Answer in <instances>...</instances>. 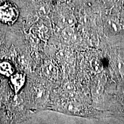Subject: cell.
<instances>
[{"instance_id":"cell-7","label":"cell","mask_w":124,"mask_h":124,"mask_svg":"<svg viewBox=\"0 0 124 124\" xmlns=\"http://www.w3.org/2000/svg\"><path fill=\"white\" fill-rule=\"evenodd\" d=\"M91 69L94 71V72L97 74L101 73L103 69V66H102V63L98 59H93L91 62Z\"/></svg>"},{"instance_id":"cell-8","label":"cell","mask_w":124,"mask_h":124,"mask_svg":"<svg viewBox=\"0 0 124 124\" xmlns=\"http://www.w3.org/2000/svg\"><path fill=\"white\" fill-rule=\"evenodd\" d=\"M104 90V85L97 83V85L94 87L92 90L93 95L95 97H100L102 94Z\"/></svg>"},{"instance_id":"cell-2","label":"cell","mask_w":124,"mask_h":124,"mask_svg":"<svg viewBox=\"0 0 124 124\" xmlns=\"http://www.w3.org/2000/svg\"><path fill=\"white\" fill-rule=\"evenodd\" d=\"M10 81H11L12 85H13L15 92L17 93L24 86L25 81V77L23 74L19 73V72L13 74L10 78Z\"/></svg>"},{"instance_id":"cell-6","label":"cell","mask_w":124,"mask_h":124,"mask_svg":"<svg viewBox=\"0 0 124 124\" xmlns=\"http://www.w3.org/2000/svg\"><path fill=\"white\" fill-rule=\"evenodd\" d=\"M74 35V31L71 27H66L62 32V36L64 39L70 40L73 38Z\"/></svg>"},{"instance_id":"cell-11","label":"cell","mask_w":124,"mask_h":124,"mask_svg":"<svg viewBox=\"0 0 124 124\" xmlns=\"http://www.w3.org/2000/svg\"><path fill=\"white\" fill-rule=\"evenodd\" d=\"M117 0H103V2L106 7L110 8L114 4Z\"/></svg>"},{"instance_id":"cell-5","label":"cell","mask_w":124,"mask_h":124,"mask_svg":"<svg viewBox=\"0 0 124 124\" xmlns=\"http://www.w3.org/2000/svg\"><path fill=\"white\" fill-rule=\"evenodd\" d=\"M44 72L51 78H54L57 75V70L52 62H48L44 66Z\"/></svg>"},{"instance_id":"cell-9","label":"cell","mask_w":124,"mask_h":124,"mask_svg":"<svg viewBox=\"0 0 124 124\" xmlns=\"http://www.w3.org/2000/svg\"><path fill=\"white\" fill-rule=\"evenodd\" d=\"M61 21L63 24L66 25L67 27H71L75 23V19L73 16H67L63 17Z\"/></svg>"},{"instance_id":"cell-1","label":"cell","mask_w":124,"mask_h":124,"mask_svg":"<svg viewBox=\"0 0 124 124\" xmlns=\"http://www.w3.org/2000/svg\"><path fill=\"white\" fill-rule=\"evenodd\" d=\"M16 17L15 9L10 4L5 2H0V21L4 24L12 23Z\"/></svg>"},{"instance_id":"cell-3","label":"cell","mask_w":124,"mask_h":124,"mask_svg":"<svg viewBox=\"0 0 124 124\" xmlns=\"http://www.w3.org/2000/svg\"><path fill=\"white\" fill-rule=\"evenodd\" d=\"M106 28L110 33H117L121 30L122 24L118 20L114 18H110L107 20Z\"/></svg>"},{"instance_id":"cell-10","label":"cell","mask_w":124,"mask_h":124,"mask_svg":"<svg viewBox=\"0 0 124 124\" xmlns=\"http://www.w3.org/2000/svg\"><path fill=\"white\" fill-rule=\"evenodd\" d=\"M118 69L122 78L124 80V62L120 60L118 62Z\"/></svg>"},{"instance_id":"cell-12","label":"cell","mask_w":124,"mask_h":124,"mask_svg":"<svg viewBox=\"0 0 124 124\" xmlns=\"http://www.w3.org/2000/svg\"><path fill=\"white\" fill-rule=\"evenodd\" d=\"M59 1H63V0H59Z\"/></svg>"},{"instance_id":"cell-4","label":"cell","mask_w":124,"mask_h":124,"mask_svg":"<svg viewBox=\"0 0 124 124\" xmlns=\"http://www.w3.org/2000/svg\"><path fill=\"white\" fill-rule=\"evenodd\" d=\"M0 74L8 77H10L14 74L13 67L8 62H2L0 63Z\"/></svg>"}]
</instances>
